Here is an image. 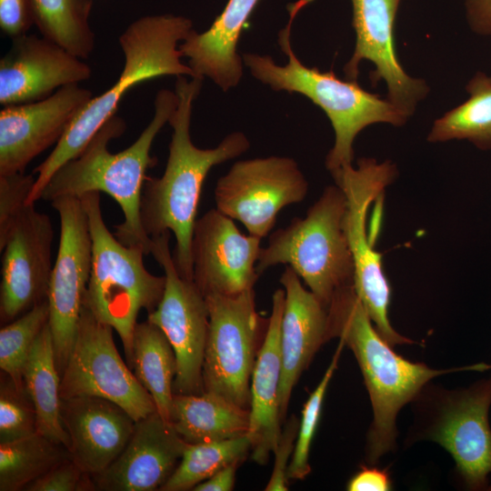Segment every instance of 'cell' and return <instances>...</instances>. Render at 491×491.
<instances>
[{
  "instance_id": "1",
  "label": "cell",
  "mask_w": 491,
  "mask_h": 491,
  "mask_svg": "<svg viewBox=\"0 0 491 491\" xmlns=\"http://www.w3.org/2000/svg\"><path fill=\"white\" fill-rule=\"evenodd\" d=\"M201 77H176L177 105L168 124L173 128L164 174L147 176L142 192L140 216L152 238L166 231L174 234V261L179 275L193 281L191 246L203 184L212 167L244 154L250 146L245 134L227 135L214 148L195 146L190 136L195 100L203 85Z\"/></svg>"
},
{
  "instance_id": "2",
  "label": "cell",
  "mask_w": 491,
  "mask_h": 491,
  "mask_svg": "<svg viewBox=\"0 0 491 491\" xmlns=\"http://www.w3.org/2000/svg\"><path fill=\"white\" fill-rule=\"evenodd\" d=\"M177 105L175 91L161 89L155 98L153 118L137 139L127 148L111 153L108 145L126 129L117 115L109 118L84 150L62 165L45 187L41 199L47 202L62 197H82L91 192L105 193L120 206L124 221L115 226V237L125 246H136L145 255L151 252L152 239L145 232L140 203L147 169L156 164L152 156L153 142Z\"/></svg>"
},
{
  "instance_id": "3",
  "label": "cell",
  "mask_w": 491,
  "mask_h": 491,
  "mask_svg": "<svg viewBox=\"0 0 491 491\" xmlns=\"http://www.w3.org/2000/svg\"><path fill=\"white\" fill-rule=\"evenodd\" d=\"M328 338L343 340L355 355L369 394L374 418L367 435V461L376 464L396 445V418L434 377L446 373L491 368L480 363L433 369L397 355L378 333L354 286L339 289L327 306Z\"/></svg>"
},
{
  "instance_id": "4",
  "label": "cell",
  "mask_w": 491,
  "mask_h": 491,
  "mask_svg": "<svg viewBox=\"0 0 491 491\" xmlns=\"http://www.w3.org/2000/svg\"><path fill=\"white\" fill-rule=\"evenodd\" d=\"M193 30V22L171 14L145 15L132 22L120 35L124 66L116 81L104 93L94 96L78 113L50 155L37 165L35 185L27 204L41 199L54 174L76 157L102 125L116 115L123 96L135 85L165 75L194 77L183 63L179 42Z\"/></svg>"
},
{
  "instance_id": "5",
  "label": "cell",
  "mask_w": 491,
  "mask_h": 491,
  "mask_svg": "<svg viewBox=\"0 0 491 491\" xmlns=\"http://www.w3.org/2000/svg\"><path fill=\"white\" fill-rule=\"evenodd\" d=\"M313 0L290 4L286 25L278 34V45L287 57L278 65L269 55L246 53L243 63L252 75L275 91L297 93L319 106L335 132V142L326 156L329 172L352 165L354 142L358 134L374 124L405 125L408 116L387 98L362 88L356 80H342L330 70L322 72L304 65L293 51L291 28L299 11Z\"/></svg>"
},
{
  "instance_id": "6",
  "label": "cell",
  "mask_w": 491,
  "mask_h": 491,
  "mask_svg": "<svg viewBox=\"0 0 491 491\" xmlns=\"http://www.w3.org/2000/svg\"><path fill=\"white\" fill-rule=\"evenodd\" d=\"M88 216L92 266L84 305L118 334L127 366L133 368V336L142 309L154 311L161 301L165 276L151 274L144 264V249L122 244L107 228L100 193L80 197Z\"/></svg>"
},
{
  "instance_id": "7",
  "label": "cell",
  "mask_w": 491,
  "mask_h": 491,
  "mask_svg": "<svg viewBox=\"0 0 491 491\" xmlns=\"http://www.w3.org/2000/svg\"><path fill=\"white\" fill-rule=\"evenodd\" d=\"M346 195L336 184L327 185L305 217L269 236L256 262L259 275L271 266L292 267L309 290L327 307L341 288L354 286L355 263L346 227Z\"/></svg>"
},
{
  "instance_id": "8",
  "label": "cell",
  "mask_w": 491,
  "mask_h": 491,
  "mask_svg": "<svg viewBox=\"0 0 491 491\" xmlns=\"http://www.w3.org/2000/svg\"><path fill=\"white\" fill-rule=\"evenodd\" d=\"M330 174L346 195V227L355 263V290L376 330L388 344H413L390 324L391 286L383 269L382 255L374 248V238L366 224L370 205L379 200L396 180V165L389 160L377 162L362 157L356 166L347 165Z\"/></svg>"
},
{
  "instance_id": "9",
  "label": "cell",
  "mask_w": 491,
  "mask_h": 491,
  "mask_svg": "<svg viewBox=\"0 0 491 491\" xmlns=\"http://www.w3.org/2000/svg\"><path fill=\"white\" fill-rule=\"evenodd\" d=\"M209 326L203 363L204 392L250 408V384L265 320L254 288L235 296H205Z\"/></svg>"
},
{
  "instance_id": "10",
  "label": "cell",
  "mask_w": 491,
  "mask_h": 491,
  "mask_svg": "<svg viewBox=\"0 0 491 491\" xmlns=\"http://www.w3.org/2000/svg\"><path fill=\"white\" fill-rule=\"evenodd\" d=\"M113 329L84 305L74 345L61 375L60 397L105 398L137 421L155 412L156 406L120 356Z\"/></svg>"
},
{
  "instance_id": "11",
  "label": "cell",
  "mask_w": 491,
  "mask_h": 491,
  "mask_svg": "<svg viewBox=\"0 0 491 491\" xmlns=\"http://www.w3.org/2000/svg\"><path fill=\"white\" fill-rule=\"evenodd\" d=\"M308 182L296 160L272 155L235 162L215 186V208L238 220L249 235L262 239L277 214L302 202Z\"/></svg>"
},
{
  "instance_id": "12",
  "label": "cell",
  "mask_w": 491,
  "mask_h": 491,
  "mask_svg": "<svg viewBox=\"0 0 491 491\" xmlns=\"http://www.w3.org/2000/svg\"><path fill=\"white\" fill-rule=\"evenodd\" d=\"M60 219L57 255L49 282V326L60 376L75 338L92 266V238L81 198L51 202Z\"/></svg>"
},
{
  "instance_id": "13",
  "label": "cell",
  "mask_w": 491,
  "mask_h": 491,
  "mask_svg": "<svg viewBox=\"0 0 491 491\" xmlns=\"http://www.w3.org/2000/svg\"><path fill=\"white\" fill-rule=\"evenodd\" d=\"M171 232L152 237L151 252L165 276L163 297L147 320L157 326L176 357L175 394H201L209 315L205 298L194 281L182 277L169 247Z\"/></svg>"
},
{
  "instance_id": "14",
  "label": "cell",
  "mask_w": 491,
  "mask_h": 491,
  "mask_svg": "<svg viewBox=\"0 0 491 491\" xmlns=\"http://www.w3.org/2000/svg\"><path fill=\"white\" fill-rule=\"evenodd\" d=\"M433 393L435 408L420 438L439 444L452 456L466 487L483 489L491 474V376L465 389Z\"/></svg>"
},
{
  "instance_id": "15",
  "label": "cell",
  "mask_w": 491,
  "mask_h": 491,
  "mask_svg": "<svg viewBox=\"0 0 491 491\" xmlns=\"http://www.w3.org/2000/svg\"><path fill=\"white\" fill-rule=\"evenodd\" d=\"M50 217L27 205L0 243V320L5 325L47 299L53 270Z\"/></svg>"
},
{
  "instance_id": "16",
  "label": "cell",
  "mask_w": 491,
  "mask_h": 491,
  "mask_svg": "<svg viewBox=\"0 0 491 491\" xmlns=\"http://www.w3.org/2000/svg\"><path fill=\"white\" fill-rule=\"evenodd\" d=\"M350 1L356 45L344 66L346 79H357L362 61L373 63L372 83L385 81L386 98L411 116L427 95L429 87L425 80L409 75L396 55L394 29L401 0Z\"/></svg>"
},
{
  "instance_id": "17",
  "label": "cell",
  "mask_w": 491,
  "mask_h": 491,
  "mask_svg": "<svg viewBox=\"0 0 491 491\" xmlns=\"http://www.w3.org/2000/svg\"><path fill=\"white\" fill-rule=\"evenodd\" d=\"M260 238L244 235L232 218L212 208L196 219L192 237L193 281L204 296H235L259 277Z\"/></svg>"
},
{
  "instance_id": "18",
  "label": "cell",
  "mask_w": 491,
  "mask_h": 491,
  "mask_svg": "<svg viewBox=\"0 0 491 491\" xmlns=\"http://www.w3.org/2000/svg\"><path fill=\"white\" fill-rule=\"evenodd\" d=\"M93 97L90 89L74 84L39 101L5 105L0 111V175L24 173L34 158L57 144Z\"/></svg>"
},
{
  "instance_id": "19",
  "label": "cell",
  "mask_w": 491,
  "mask_h": 491,
  "mask_svg": "<svg viewBox=\"0 0 491 491\" xmlns=\"http://www.w3.org/2000/svg\"><path fill=\"white\" fill-rule=\"evenodd\" d=\"M91 75L84 59L42 35L25 34L13 38L0 59V104L39 101Z\"/></svg>"
},
{
  "instance_id": "20",
  "label": "cell",
  "mask_w": 491,
  "mask_h": 491,
  "mask_svg": "<svg viewBox=\"0 0 491 491\" xmlns=\"http://www.w3.org/2000/svg\"><path fill=\"white\" fill-rule=\"evenodd\" d=\"M187 443L157 411L135 421L122 453L92 476L95 490H160L176 468Z\"/></svg>"
},
{
  "instance_id": "21",
  "label": "cell",
  "mask_w": 491,
  "mask_h": 491,
  "mask_svg": "<svg viewBox=\"0 0 491 491\" xmlns=\"http://www.w3.org/2000/svg\"><path fill=\"white\" fill-rule=\"evenodd\" d=\"M70 458L91 476L107 468L125 447L135 420L117 404L98 396L61 398Z\"/></svg>"
},
{
  "instance_id": "22",
  "label": "cell",
  "mask_w": 491,
  "mask_h": 491,
  "mask_svg": "<svg viewBox=\"0 0 491 491\" xmlns=\"http://www.w3.org/2000/svg\"><path fill=\"white\" fill-rule=\"evenodd\" d=\"M280 283L286 292L280 328L279 406L283 422L293 388L316 353L329 338L327 307L303 286L301 278L292 267L286 266Z\"/></svg>"
},
{
  "instance_id": "23",
  "label": "cell",
  "mask_w": 491,
  "mask_h": 491,
  "mask_svg": "<svg viewBox=\"0 0 491 491\" xmlns=\"http://www.w3.org/2000/svg\"><path fill=\"white\" fill-rule=\"evenodd\" d=\"M284 288L276 290L272 311L260 346L250 384L248 437L252 459L266 465L281 435L279 388L282 374L280 328L285 307Z\"/></svg>"
},
{
  "instance_id": "24",
  "label": "cell",
  "mask_w": 491,
  "mask_h": 491,
  "mask_svg": "<svg viewBox=\"0 0 491 491\" xmlns=\"http://www.w3.org/2000/svg\"><path fill=\"white\" fill-rule=\"evenodd\" d=\"M260 0H228L210 27L192 30L179 45L183 57L197 77H208L223 91L236 86L243 76L237 52L242 31Z\"/></svg>"
},
{
  "instance_id": "25",
  "label": "cell",
  "mask_w": 491,
  "mask_h": 491,
  "mask_svg": "<svg viewBox=\"0 0 491 491\" xmlns=\"http://www.w3.org/2000/svg\"><path fill=\"white\" fill-rule=\"evenodd\" d=\"M249 409L212 393L174 394L172 424L189 444L248 435Z\"/></svg>"
},
{
  "instance_id": "26",
  "label": "cell",
  "mask_w": 491,
  "mask_h": 491,
  "mask_svg": "<svg viewBox=\"0 0 491 491\" xmlns=\"http://www.w3.org/2000/svg\"><path fill=\"white\" fill-rule=\"evenodd\" d=\"M60 380L47 323L33 345L23 371V382L36 412L37 432L68 449L70 439L60 415Z\"/></svg>"
},
{
  "instance_id": "27",
  "label": "cell",
  "mask_w": 491,
  "mask_h": 491,
  "mask_svg": "<svg viewBox=\"0 0 491 491\" xmlns=\"http://www.w3.org/2000/svg\"><path fill=\"white\" fill-rule=\"evenodd\" d=\"M133 369L153 397L157 413L172 423L176 357L164 332L148 320L137 323L134 331Z\"/></svg>"
},
{
  "instance_id": "28",
  "label": "cell",
  "mask_w": 491,
  "mask_h": 491,
  "mask_svg": "<svg viewBox=\"0 0 491 491\" xmlns=\"http://www.w3.org/2000/svg\"><path fill=\"white\" fill-rule=\"evenodd\" d=\"M468 98L435 120L430 143L466 140L481 150L491 149V75L477 72L467 83Z\"/></svg>"
},
{
  "instance_id": "29",
  "label": "cell",
  "mask_w": 491,
  "mask_h": 491,
  "mask_svg": "<svg viewBox=\"0 0 491 491\" xmlns=\"http://www.w3.org/2000/svg\"><path fill=\"white\" fill-rule=\"evenodd\" d=\"M35 25L42 36L86 59L95 48L89 23L92 0H32Z\"/></svg>"
},
{
  "instance_id": "30",
  "label": "cell",
  "mask_w": 491,
  "mask_h": 491,
  "mask_svg": "<svg viewBox=\"0 0 491 491\" xmlns=\"http://www.w3.org/2000/svg\"><path fill=\"white\" fill-rule=\"evenodd\" d=\"M69 457L65 446L55 444L39 432L0 443V491L24 490Z\"/></svg>"
},
{
  "instance_id": "31",
  "label": "cell",
  "mask_w": 491,
  "mask_h": 491,
  "mask_svg": "<svg viewBox=\"0 0 491 491\" xmlns=\"http://www.w3.org/2000/svg\"><path fill=\"white\" fill-rule=\"evenodd\" d=\"M251 450L248 436L195 444L187 443L182 457L161 491L193 490L231 464H240Z\"/></svg>"
},
{
  "instance_id": "32",
  "label": "cell",
  "mask_w": 491,
  "mask_h": 491,
  "mask_svg": "<svg viewBox=\"0 0 491 491\" xmlns=\"http://www.w3.org/2000/svg\"><path fill=\"white\" fill-rule=\"evenodd\" d=\"M49 321L47 299L0 330V367L19 387H24L23 371L33 345Z\"/></svg>"
},
{
  "instance_id": "33",
  "label": "cell",
  "mask_w": 491,
  "mask_h": 491,
  "mask_svg": "<svg viewBox=\"0 0 491 491\" xmlns=\"http://www.w3.org/2000/svg\"><path fill=\"white\" fill-rule=\"evenodd\" d=\"M344 346V341L339 339L336 350L321 381L304 405L294 452L286 473L288 480H302L311 471L309 466L311 443L319 422L326 392L337 367Z\"/></svg>"
},
{
  "instance_id": "34",
  "label": "cell",
  "mask_w": 491,
  "mask_h": 491,
  "mask_svg": "<svg viewBox=\"0 0 491 491\" xmlns=\"http://www.w3.org/2000/svg\"><path fill=\"white\" fill-rule=\"evenodd\" d=\"M36 412L25 386H17L5 374L0 386V443L36 433Z\"/></svg>"
},
{
  "instance_id": "35",
  "label": "cell",
  "mask_w": 491,
  "mask_h": 491,
  "mask_svg": "<svg viewBox=\"0 0 491 491\" xmlns=\"http://www.w3.org/2000/svg\"><path fill=\"white\" fill-rule=\"evenodd\" d=\"M35 178L25 173L0 175V243L27 205Z\"/></svg>"
},
{
  "instance_id": "36",
  "label": "cell",
  "mask_w": 491,
  "mask_h": 491,
  "mask_svg": "<svg viewBox=\"0 0 491 491\" xmlns=\"http://www.w3.org/2000/svg\"><path fill=\"white\" fill-rule=\"evenodd\" d=\"M26 491L95 490L90 475L85 473L70 457L55 465L30 483Z\"/></svg>"
},
{
  "instance_id": "37",
  "label": "cell",
  "mask_w": 491,
  "mask_h": 491,
  "mask_svg": "<svg viewBox=\"0 0 491 491\" xmlns=\"http://www.w3.org/2000/svg\"><path fill=\"white\" fill-rule=\"evenodd\" d=\"M298 419L292 416L282 429L277 445L274 450L275 463L272 475L266 486V491H286L288 489L286 476L289 463L294 452L298 432Z\"/></svg>"
},
{
  "instance_id": "38",
  "label": "cell",
  "mask_w": 491,
  "mask_h": 491,
  "mask_svg": "<svg viewBox=\"0 0 491 491\" xmlns=\"http://www.w3.org/2000/svg\"><path fill=\"white\" fill-rule=\"evenodd\" d=\"M35 25L32 0H0V27L13 38L27 34Z\"/></svg>"
},
{
  "instance_id": "39",
  "label": "cell",
  "mask_w": 491,
  "mask_h": 491,
  "mask_svg": "<svg viewBox=\"0 0 491 491\" xmlns=\"http://www.w3.org/2000/svg\"><path fill=\"white\" fill-rule=\"evenodd\" d=\"M392 488L389 473L376 466H362L346 485L348 491H389Z\"/></svg>"
},
{
  "instance_id": "40",
  "label": "cell",
  "mask_w": 491,
  "mask_h": 491,
  "mask_svg": "<svg viewBox=\"0 0 491 491\" xmlns=\"http://www.w3.org/2000/svg\"><path fill=\"white\" fill-rule=\"evenodd\" d=\"M469 28L476 35L491 36V0H465Z\"/></svg>"
},
{
  "instance_id": "41",
  "label": "cell",
  "mask_w": 491,
  "mask_h": 491,
  "mask_svg": "<svg viewBox=\"0 0 491 491\" xmlns=\"http://www.w3.org/2000/svg\"><path fill=\"white\" fill-rule=\"evenodd\" d=\"M239 464H231L205 481L198 484L193 490L195 491H230L233 489L235 481V472Z\"/></svg>"
},
{
  "instance_id": "42",
  "label": "cell",
  "mask_w": 491,
  "mask_h": 491,
  "mask_svg": "<svg viewBox=\"0 0 491 491\" xmlns=\"http://www.w3.org/2000/svg\"><path fill=\"white\" fill-rule=\"evenodd\" d=\"M488 489L491 490V486Z\"/></svg>"
}]
</instances>
